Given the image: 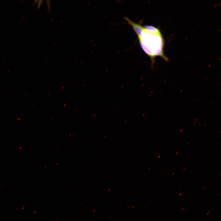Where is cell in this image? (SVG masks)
<instances>
[{
  "instance_id": "cell-1",
  "label": "cell",
  "mask_w": 221,
  "mask_h": 221,
  "mask_svg": "<svg viewBox=\"0 0 221 221\" xmlns=\"http://www.w3.org/2000/svg\"><path fill=\"white\" fill-rule=\"evenodd\" d=\"M132 29L137 36L141 48L150 57L151 67L153 66L157 56L168 61L164 53L165 40L159 28L153 25H143L139 22L134 25Z\"/></svg>"
},
{
  "instance_id": "cell-2",
  "label": "cell",
  "mask_w": 221,
  "mask_h": 221,
  "mask_svg": "<svg viewBox=\"0 0 221 221\" xmlns=\"http://www.w3.org/2000/svg\"><path fill=\"white\" fill-rule=\"evenodd\" d=\"M47 3L48 4H48H47L48 5V6H47V8H48V10H50V4H50V3H48V2H47Z\"/></svg>"
},
{
  "instance_id": "cell-3",
  "label": "cell",
  "mask_w": 221,
  "mask_h": 221,
  "mask_svg": "<svg viewBox=\"0 0 221 221\" xmlns=\"http://www.w3.org/2000/svg\"><path fill=\"white\" fill-rule=\"evenodd\" d=\"M42 1H41V2H39H39L38 5V7H40L41 5V2Z\"/></svg>"
}]
</instances>
